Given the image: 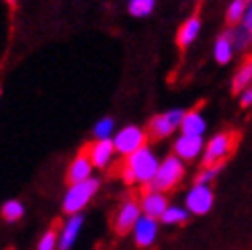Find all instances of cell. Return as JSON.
<instances>
[{
    "label": "cell",
    "mask_w": 252,
    "mask_h": 250,
    "mask_svg": "<svg viewBox=\"0 0 252 250\" xmlns=\"http://www.w3.org/2000/svg\"><path fill=\"white\" fill-rule=\"evenodd\" d=\"M160 168V160L154 154L152 148H142L135 154L125 158L123 179L127 185H152L156 179V172Z\"/></svg>",
    "instance_id": "1"
},
{
    "label": "cell",
    "mask_w": 252,
    "mask_h": 250,
    "mask_svg": "<svg viewBox=\"0 0 252 250\" xmlns=\"http://www.w3.org/2000/svg\"><path fill=\"white\" fill-rule=\"evenodd\" d=\"M96 191H98V179H88L78 185H70V189L64 195V201H62V207H64L68 216H78L93 201Z\"/></svg>",
    "instance_id": "2"
},
{
    "label": "cell",
    "mask_w": 252,
    "mask_h": 250,
    "mask_svg": "<svg viewBox=\"0 0 252 250\" xmlns=\"http://www.w3.org/2000/svg\"><path fill=\"white\" fill-rule=\"evenodd\" d=\"M185 179V162L179 156H166L164 160L160 162V168L156 172V179L154 183L150 185V189L160 191V193H166L170 189H174L176 185Z\"/></svg>",
    "instance_id": "3"
},
{
    "label": "cell",
    "mask_w": 252,
    "mask_h": 250,
    "mask_svg": "<svg viewBox=\"0 0 252 250\" xmlns=\"http://www.w3.org/2000/svg\"><path fill=\"white\" fill-rule=\"evenodd\" d=\"M236 133L232 131H221V133H216L211 140L205 144V150H203V166H220L223 164V160L232 154V150L236 146Z\"/></svg>",
    "instance_id": "4"
},
{
    "label": "cell",
    "mask_w": 252,
    "mask_h": 250,
    "mask_svg": "<svg viewBox=\"0 0 252 250\" xmlns=\"http://www.w3.org/2000/svg\"><path fill=\"white\" fill-rule=\"evenodd\" d=\"M185 115L187 111L183 109H170L166 113L152 117V121L148 125V135L154 137V140H164V137L172 135L176 129H181Z\"/></svg>",
    "instance_id": "5"
},
{
    "label": "cell",
    "mask_w": 252,
    "mask_h": 250,
    "mask_svg": "<svg viewBox=\"0 0 252 250\" xmlns=\"http://www.w3.org/2000/svg\"><path fill=\"white\" fill-rule=\"evenodd\" d=\"M216 203V195L209 185H199L195 183L185 195V207L191 216H205L213 209Z\"/></svg>",
    "instance_id": "6"
},
{
    "label": "cell",
    "mask_w": 252,
    "mask_h": 250,
    "mask_svg": "<svg viewBox=\"0 0 252 250\" xmlns=\"http://www.w3.org/2000/svg\"><path fill=\"white\" fill-rule=\"evenodd\" d=\"M146 140H148V133L142 127H137V125H127V127H123L115 133L113 144H115L117 154L127 158V156L135 154L137 150L146 148Z\"/></svg>",
    "instance_id": "7"
},
{
    "label": "cell",
    "mask_w": 252,
    "mask_h": 250,
    "mask_svg": "<svg viewBox=\"0 0 252 250\" xmlns=\"http://www.w3.org/2000/svg\"><path fill=\"white\" fill-rule=\"evenodd\" d=\"M144 214H142V207H140V201H125L115 214V221H113V228H115L117 234H129L133 232L137 219H140Z\"/></svg>",
    "instance_id": "8"
},
{
    "label": "cell",
    "mask_w": 252,
    "mask_h": 250,
    "mask_svg": "<svg viewBox=\"0 0 252 250\" xmlns=\"http://www.w3.org/2000/svg\"><path fill=\"white\" fill-rule=\"evenodd\" d=\"M158 228H160V219L142 216L140 219H137L133 232H131L135 246H140V248H150L156 242V238H158Z\"/></svg>",
    "instance_id": "9"
},
{
    "label": "cell",
    "mask_w": 252,
    "mask_h": 250,
    "mask_svg": "<svg viewBox=\"0 0 252 250\" xmlns=\"http://www.w3.org/2000/svg\"><path fill=\"white\" fill-rule=\"evenodd\" d=\"M205 142L203 137H195V135H179L174 140V156H179L183 162H191L197 160L199 156H203Z\"/></svg>",
    "instance_id": "10"
},
{
    "label": "cell",
    "mask_w": 252,
    "mask_h": 250,
    "mask_svg": "<svg viewBox=\"0 0 252 250\" xmlns=\"http://www.w3.org/2000/svg\"><path fill=\"white\" fill-rule=\"evenodd\" d=\"M168 205L170 203H168L166 193H160V191H154V189H148L140 199L142 214L148 216V218H154V219H160L162 216H164Z\"/></svg>",
    "instance_id": "11"
},
{
    "label": "cell",
    "mask_w": 252,
    "mask_h": 250,
    "mask_svg": "<svg viewBox=\"0 0 252 250\" xmlns=\"http://www.w3.org/2000/svg\"><path fill=\"white\" fill-rule=\"evenodd\" d=\"M115 144L113 140H96L93 146H88V158H91L93 166L96 168H107L111 164V160L115 158Z\"/></svg>",
    "instance_id": "12"
},
{
    "label": "cell",
    "mask_w": 252,
    "mask_h": 250,
    "mask_svg": "<svg viewBox=\"0 0 252 250\" xmlns=\"http://www.w3.org/2000/svg\"><path fill=\"white\" fill-rule=\"evenodd\" d=\"M236 54V41H234V31H223L216 43H213V58H216L218 64L225 66L234 60Z\"/></svg>",
    "instance_id": "13"
},
{
    "label": "cell",
    "mask_w": 252,
    "mask_h": 250,
    "mask_svg": "<svg viewBox=\"0 0 252 250\" xmlns=\"http://www.w3.org/2000/svg\"><path fill=\"white\" fill-rule=\"evenodd\" d=\"M93 162L91 158H88V154H78L76 158L72 160V164L68 166V174H66V179L70 185H78V183H84L88 179H93L91 174H93Z\"/></svg>",
    "instance_id": "14"
},
{
    "label": "cell",
    "mask_w": 252,
    "mask_h": 250,
    "mask_svg": "<svg viewBox=\"0 0 252 250\" xmlns=\"http://www.w3.org/2000/svg\"><path fill=\"white\" fill-rule=\"evenodd\" d=\"M82 223H84V216L82 214L68 218V221L60 230V246H58V250H70L74 246V242H76L78 234L82 230Z\"/></svg>",
    "instance_id": "15"
},
{
    "label": "cell",
    "mask_w": 252,
    "mask_h": 250,
    "mask_svg": "<svg viewBox=\"0 0 252 250\" xmlns=\"http://www.w3.org/2000/svg\"><path fill=\"white\" fill-rule=\"evenodd\" d=\"M207 131V121L203 117L199 109H193V111H187V115L183 119V125H181V133L183 135H195V137H203V133Z\"/></svg>",
    "instance_id": "16"
},
{
    "label": "cell",
    "mask_w": 252,
    "mask_h": 250,
    "mask_svg": "<svg viewBox=\"0 0 252 250\" xmlns=\"http://www.w3.org/2000/svg\"><path fill=\"white\" fill-rule=\"evenodd\" d=\"M201 33V19L195 15V17H189L183 25L179 33H176V43H179L181 47H189Z\"/></svg>",
    "instance_id": "17"
},
{
    "label": "cell",
    "mask_w": 252,
    "mask_h": 250,
    "mask_svg": "<svg viewBox=\"0 0 252 250\" xmlns=\"http://www.w3.org/2000/svg\"><path fill=\"white\" fill-rule=\"evenodd\" d=\"M248 86H252V60L244 62V64L236 70L234 78H232V91L236 94H240L242 91H246Z\"/></svg>",
    "instance_id": "18"
},
{
    "label": "cell",
    "mask_w": 252,
    "mask_h": 250,
    "mask_svg": "<svg viewBox=\"0 0 252 250\" xmlns=\"http://www.w3.org/2000/svg\"><path fill=\"white\" fill-rule=\"evenodd\" d=\"M189 211L185 205H168V209L164 211V216L160 218L162 223H166V226H181L189 219Z\"/></svg>",
    "instance_id": "19"
},
{
    "label": "cell",
    "mask_w": 252,
    "mask_h": 250,
    "mask_svg": "<svg viewBox=\"0 0 252 250\" xmlns=\"http://www.w3.org/2000/svg\"><path fill=\"white\" fill-rule=\"evenodd\" d=\"M250 4H252V0H232L228 10H225V21H228V25H240L244 12L248 10Z\"/></svg>",
    "instance_id": "20"
},
{
    "label": "cell",
    "mask_w": 252,
    "mask_h": 250,
    "mask_svg": "<svg viewBox=\"0 0 252 250\" xmlns=\"http://www.w3.org/2000/svg\"><path fill=\"white\" fill-rule=\"evenodd\" d=\"M156 8V0H129L127 4V10L131 17H137V19H144V17H150Z\"/></svg>",
    "instance_id": "21"
},
{
    "label": "cell",
    "mask_w": 252,
    "mask_h": 250,
    "mask_svg": "<svg viewBox=\"0 0 252 250\" xmlns=\"http://www.w3.org/2000/svg\"><path fill=\"white\" fill-rule=\"evenodd\" d=\"M25 214V207L21 201H17V199H10V201H6L2 205V209H0V216H2L6 221H19Z\"/></svg>",
    "instance_id": "22"
},
{
    "label": "cell",
    "mask_w": 252,
    "mask_h": 250,
    "mask_svg": "<svg viewBox=\"0 0 252 250\" xmlns=\"http://www.w3.org/2000/svg\"><path fill=\"white\" fill-rule=\"evenodd\" d=\"M113 131H115V121L113 117H103L98 119L94 125V137L96 140H111Z\"/></svg>",
    "instance_id": "23"
},
{
    "label": "cell",
    "mask_w": 252,
    "mask_h": 250,
    "mask_svg": "<svg viewBox=\"0 0 252 250\" xmlns=\"http://www.w3.org/2000/svg\"><path fill=\"white\" fill-rule=\"evenodd\" d=\"M58 246H60V234L56 230H47L37 242V250H58Z\"/></svg>",
    "instance_id": "24"
},
{
    "label": "cell",
    "mask_w": 252,
    "mask_h": 250,
    "mask_svg": "<svg viewBox=\"0 0 252 250\" xmlns=\"http://www.w3.org/2000/svg\"><path fill=\"white\" fill-rule=\"evenodd\" d=\"M221 166H223V164H220V166H203V170L197 174V183H199V185H209L211 181H216V177L220 174Z\"/></svg>",
    "instance_id": "25"
},
{
    "label": "cell",
    "mask_w": 252,
    "mask_h": 250,
    "mask_svg": "<svg viewBox=\"0 0 252 250\" xmlns=\"http://www.w3.org/2000/svg\"><path fill=\"white\" fill-rule=\"evenodd\" d=\"M240 105H242L244 109L252 107V86H248L246 91H242V93H240Z\"/></svg>",
    "instance_id": "26"
},
{
    "label": "cell",
    "mask_w": 252,
    "mask_h": 250,
    "mask_svg": "<svg viewBox=\"0 0 252 250\" xmlns=\"http://www.w3.org/2000/svg\"><path fill=\"white\" fill-rule=\"evenodd\" d=\"M6 2H8V4H17V0H6Z\"/></svg>",
    "instance_id": "27"
},
{
    "label": "cell",
    "mask_w": 252,
    "mask_h": 250,
    "mask_svg": "<svg viewBox=\"0 0 252 250\" xmlns=\"http://www.w3.org/2000/svg\"><path fill=\"white\" fill-rule=\"evenodd\" d=\"M0 94H2V89H0Z\"/></svg>",
    "instance_id": "28"
},
{
    "label": "cell",
    "mask_w": 252,
    "mask_h": 250,
    "mask_svg": "<svg viewBox=\"0 0 252 250\" xmlns=\"http://www.w3.org/2000/svg\"><path fill=\"white\" fill-rule=\"evenodd\" d=\"M250 60H252V58H250Z\"/></svg>",
    "instance_id": "29"
}]
</instances>
